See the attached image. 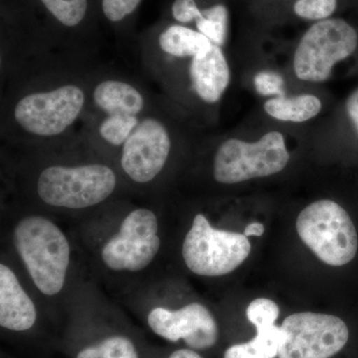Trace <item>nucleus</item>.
Segmentation results:
<instances>
[{"instance_id":"1","label":"nucleus","mask_w":358,"mask_h":358,"mask_svg":"<svg viewBox=\"0 0 358 358\" xmlns=\"http://www.w3.org/2000/svg\"><path fill=\"white\" fill-rule=\"evenodd\" d=\"M15 248L36 288L46 296L62 291L70 263V246L64 233L41 216H28L16 225Z\"/></svg>"},{"instance_id":"2","label":"nucleus","mask_w":358,"mask_h":358,"mask_svg":"<svg viewBox=\"0 0 358 358\" xmlns=\"http://www.w3.org/2000/svg\"><path fill=\"white\" fill-rule=\"evenodd\" d=\"M301 241L322 262L341 267L357 253L358 236L352 217L336 201L317 200L306 207L296 219Z\"/></svg>"},{"instance_id":"3","label":"nucleus","mask_w":358,"mask_h":358,"mask_svg":"<svg viewBox=\"0 0 358 358\" xmlns=\"http://www.w3.org/2000/svg\"><path fill=\"white\" fill-rule=\"evenodd\" d=\"M358 30L343 18L317 21L303 35L294 57V70L301 81L320 83L331 77L336 63L357 52Z\"/></svg>"},{"instance_id":"4","label":"nucleus","mask_w":358,"mask_h":358,"mask_svg":"<svg viewBox=\"0 0 358 358\" xmlns=\"http://www.w3.org/2000/svg\"><path fill=\"white\" fill-rule=\"evenodd\" d=\"M117 176L103 164L47 167L38 178L37 192L45 203L83 209L103 202L114 192Z\"/></svg>"},{"instance_id":"5","label":"nucleus","mask_w":358,"mask_h":358,"mask_svg":"<svg viewBox=\"0 0 358 358\" xmlns=\"http://www.w3.org/2000/svg\"><path fill=\"white\" fill-rule=\"evenodd\" d=\"M289 160L284 136L270 131L256 143L230 138L219 147L214 159V178L223 185L266 178L282 171Z\"/></svg>"},{"instance_id":"6","label":"nucleus","mask_w":358,"mask_h":358,"mask_svg":"<svg viewBox=\"0 0 358 358\" xmlns=\"http://www.w3.org/2000/svg\"><path fill=\"white\" fill-rule=\"evenodd\" d=\"M250 252L248 237L215 229L202 214L193 219L182 246L185 265L194 274L204 277L229 274L248 258Z\"/></svg>"},{"instance_id":"7","label":"nucleus","mask_w":358,"mask_h":358,"mask_svg":"<svg viewBox=\"0 0 358 358\" xmlns=\"http://www.w3.org/2000/svg\"><path fill=\"white\" fill-rule=\"evenodd\" d=\"M279 358H331L348 343L350 331L336 315L296 313L282 322Z\"/></svg>"},{"instance_id":"8","label":"nucleus","mask_w":358,"mask_h":358,"mask_svg":"<svg viewBox=\"0 0 358 358\" xmlns=\"http://www.w3.org/2000/svg\"><path fill=\"white\" fill-rule=\"evenodd\" d=\"M85 105V94L75 85H65L21 99L14 110L15 121L26 131L54 136L72 126Z\"/></svg>"},{"instance_id":"9","label":"nucleus","mask_w":358,"mask_h":358,"mask_svg":"<svg viewBox=\"0 0 358 358\" xmlns=\"http://www.w3.org/2000/svg\"><path fill=\"white\" fill-rule=\"evenodd\" d=\"M159 248L157 216L148 209H136L105 245L102 259L112 270L140 272L154 261Z\"/></svg>"},{"instance_id":"10","label":"nucleus","mask_w":358,"mask_h":358,"mask_svg":"<svg viewBox=\"0 0 358 358\" xmlns=\"http://www.w3.org/2000/svg\"><path fill=\"white\" fill-rule=\"evenodd\" d=\"M171 148L166 127L157 120L145 119L124 143L122 169L136 182H150L166 166Z\"/></svg>"},{"instance_id":"11","label":"nucleus","mask_w":358,"mask_h":358,"mask_svg":"<svg viewBox=\"0 0 358 358\" xmlns=\"http://www.w3.org/2000/svg\"><path fill=\"white\" fill-rule=\"evenodd\" d=\"M148 322L160 338L173 343L183 339L193 350L211 348L218 338L215 319L201 303H189L178 310L155 308L148 313Z\"/></svg>"},{"instance_id":"12","label":"nucleus","mask_w":358,"mask_h":358,"mask_svg":"<svg viewBox=\"0 0 358 358\" xmlns=\"http://www.w3.org/2000/svg\"><path fill=\"white\" fill-rule=\"evenodd\" d=\"M34 303L21 287L13 271L0 265V324L14 331L31 329L36 322Z\"/></svg>"},{"instance_id":"13","label":"nucleus","mask_w":358,"mask_h":358,"mask_svg":"<svg viewBox=\"0 0 358 358\" xmlns=\"http://www.w3.org/2000/svg\"><path fill=\"white\" fill-rule=\"evenodd\" d=\"M192 86L206 103L218 102L230 82V69L220 46L212 45L210 50L192 58L190 65Z\"/></svg>"},{"instance_id":"14","label":"nucleus","mask_w":358,"mask_h":358,"mask_svg":"<svg viewBox=\"0 0 358 358\" xmlns=\"http://www.w3.org/2000/svg\"><path fill=\"white\" fill-rule=\"evenodd\" d=\"M96 105L108 115L140 114L145 101L140 92L124 82L108 80L96 87L94 91Z\"/></svg>"},{"instance_id":"15","label":"nucleus","mask_w":358,"mask_h":358,"mask_svg":"<svg viewBox=\"0 0 358 358\" xmlns=\"http://www.w3.org/2000/svg\"><path fill=\"white\" fill-rule=\"evenodd\" d=\"M160 48L174 57H196L210 50L212 42L199 31L181 25L167 28L159 36Z\"/></svg>"},{"instance_id":"16","label":"nucleus","mask_w":358,"mask_h":358,"mask_svg":"<svg viewBox=\"0 0 358 358\" xmlns=\"http://www.w3.org/2000/svg\"><path fill=\"white\" fill-rule=\"evenodd\" d=\"M266 113L279 121L303 122L315 117L322 110V102L317 96L306 95L278 96L266 102Z\"/></svg>"},{"instance_id":"17","label":"nucleus","mask_w":358,"mask_h":358,"mask_svg":"<svg viewBox=\"0 0 358 358\" xmlns=\"http://www.w3.org/2000/svg\"><path fill=\"white\" fill-rule=\"evenodd\" d=\"M281 327L257 329V336L246 343L231 346L224 358H275L282 341Z\"/></svg>"},{"instance_id":"18","label":"nucleus","mask_w":358,"mask_h":358,"mask_svg":"<svg viewBox=\"0 0 358 358\" xmlns=\"http://www.w3.org/2000/svg\"><path fill=\"white\" fill-rule=\"evenodd\" d=\"M195 22L199 31L210 40L212 43L223 46L227 39L228 31V10L225 6L216 4L205 9Z\"/></svg>"},{"instance_id":"19","label":"nucleus","mask_w":358,"mask_h":358,"mask_svg":"<svg viewBox=\"0 0 358 358\" xmlns=\"http://www.w3.org/2000/svg\"><path fill=\"white\" fill-rule=\"evenodd\" d=\"M77 358H138V355L129 338L112 336L100 345L85 348L78 353Z\"/></svg>"},{"instance_id":"20","label":"nucleus","mask_w":358,"mask_h":358,"mask_svg":"<svg viewBox=\"0 0 358 358\" xmlns=\"http://www.w3.org/2000/svg\"><path fill=\"white\" fill-rule=\"evenodd\" d=\"M138 122V117L134 115H108L101 124V136L110 145H121L126 143Z\"/></svg>"},{"instance_id":"21","label":"nucleus","mask_w":358,"mask_h":358,"mask_svg":"<svg viewBox=\"0 0 358 358\" xmlns=\"http://www.w3.org/2000/svg\"><path fill=\"white\" fill-rule=\"evenodd\" d=\"M49 13L63 25L74 27L84 20L87 0H41Z\"/></svg>"},{"instance_id":"22","label":"nucleus","mask_w":358,"mask_h":358,"mask_svg":"<svg viewBox=\"0 0 358 358\" xmlns=\"http://www.w3.org/2000/svg\"><path fill=\"white\" fill-rule=\"evenodd\" d=\"M338 6V0H296L294 13L301 20L320 21L333 17Z\"/></svg>"},{"instance_id":"23","label":"nucleus","mask_w":358,"mask_h":358,"mask_svg":"<svg viewBox=\"0 0 358 358\" xmlns=\"http://www.w3.org/2000/svg\"><path fill=\"white\" fill-rule=\"evenodd\" d=\"M279 315L280 308L277 303L268 299H257L250 303L246 310L247 319L256 329L275 326Z\"/></svg>"},{"instance_id":"24","label":"nucleus","mask_w":358,"mask_h":358,"mask_svg":"<svg viewBox=\"0 0 358 358\" xmlns=\"http://www.w3.org/2000/svg\"><path fill=\"white\" fill-rule=\"evenodd\" d=\"M257 92L262 96H285V80L281 75L273 71H263L254 78Z\"/></svg>"},{"instance_id":"25","label":"nucleus","mask_w":358,"mask_h":358,"mask_svg":"<svg viewBox=\"0 0 358 358\" xmlns=\"http://www.w3.org/2000/svg\"><path fill=\"white\" fill-rule=\"evenodd\" d=\"M141 0H103L102 7L106 17L117 22L133 13Z\"/></svg>"},{"instance_id":"26","label":"nucleus","mask_w":358,"mask_h":358,"mask_svg":"<svg viewBox=\"0 0 358 358\" xmlns=\"http://www.w3.org/2000/svg\"><path fill=\"white\" fill-rule=\"evenodd\" d=\"M171 13L174 20L180 23L196 21L202 14L195 0H176L171 7Z\"/></svg>"},{"instance_id":"27","label":"nucleus","mask_w":358,"mask_h":358,"mask_svg":"<svg viewBox=\"0 0 358 358\" xmlns=\"http://www.w3.org/2000/svg\"><path fill=\"white\" fill-rule=\"evenodd\" d=\"M346 114L352 122L353 128L358 134V88L350 94L345 103Z\"/></svg>"},{"instance_id":"28","label":"nucleus","mask_w":358,"mask_h":358,"mask_svg":"<svg viewBox=\"0 0 358 358\" xmlns=\"http://www.w3.org/2000/svg\"><path fill=\"white\" fill-rule=\"evenodd\" d=\"M265 232V227L262 223L254 222L249 224L244 230V235L246 237H260Z\"/></svg>"},{"instance_id":"29","label":"nucleus","mask_w":358,"mask_h":358,"mask_svg":"<svg viewBox=\"0 0 358 358\" xmlns=\"http://www.w3.org/2000/svg\"><path fill=\"white\" fill-rule=\"evenodd\" d=\"M169 358H202L199 353L193 352L192 350H176Z\"/></svg>"}]
</instances>
